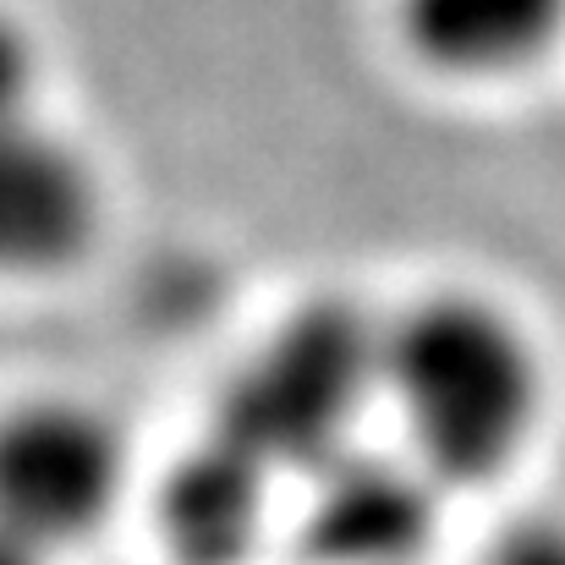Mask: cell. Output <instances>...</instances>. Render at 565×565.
<instances>
[{
    "label": "cell",
    "instance_id": "cell-2",
    "mask_svg": "<svg viewBox=\"0 0 565 565\" xmlns=\"http://www.w3.org/2000/svg\"><path fill=\"white\" fill-rule=\"evenodd\" d=\"M384 401V324L324 297L280 319L220 395L214 434L275 478H313L358 450V423Z\"/></svg>",
    "mask_w": 565,
    "mask_h": 565
},
{
    "label": "cell",
    "instance_id": "cell-9",
    "mask_svg": "<svg viewBox=\"0 0 565 565\" xmlns=\"http://www.w3.org/2000/svg\"><path fill=\"white\" fill-rule=\"evenodd\" d=\"M483 565H565V516H522L489 550Z\"/></svg>",
    "mask_w": 565,
    "mask_h": 565
},
{
    "label": "cell",
    "instance_id": "cell-6",
    "mask_svg": "<svg viewBox=\"0 0 565 565\" xmlns=\"http://www.w3.org/2000/svg\"><path fill=\"white\" fill-rule=\"evenodd\" d=\"M406 50L467 83L522 77L565 39V0H401L395 6Z\"/></svg>",
    "mask_w": 565,
    "mask_h": 565
},
{
    "label": "cell",
    "instance_id": "cell-4",
    "mask_svg": "<svg viewBox=\"0 0 565 565\" xmlns=\"http://www.w3.org/2000/svg\"><path fill=\"white\" fill-rule=\"evenodd\" d=\"M99 214V171L44 110L0 121V280L72 269L94 247Z\"/></svg>",
    "mask_w": 565,
    "mask_h": 565
},
{
    "label": "cell",
    "instance_id": "cell-3",
    "mask_svg": "<svg viewBox=\"0 0 565 565\" xmlns=\"http://www.w3.org/2000/svg\"><path fill=\"white\" fill-rule=\"evenodd\" d=\"M132 478L127 434L77 395H33L0 412V522L61 555L88 544Z\"/></svg>",
    "mask_w": 565,
    "mask_h": 565
},
{
    "label": "cell",
    "instance_id": "cell-8",
    "mask_svg": "<svg viewBox=\"0 0 565 565\" xmlns=\"http://www.w3.org/2000/svg\"><path fill=\"white\" fill-rule=\"evenodd\" d=\"M39 83H44V61L33 33L11 11H0V121L39 110Z\"/></svg>",
    "mask_w": 565,
    "mask_h": 565
},
{
    "label": "cell",
    "instance_id": "cell-7",
    "mask_svg": "<svg viewBox=\"0 0 565 565\" xmlns=\"http://www.w3.org/2000/svg\"><path fill=\"white\" fill-rule=\"evenodd\" d=\"M275 472L225 434L182 456L160 489V533L182 565H236L269 522Z\"/></svg>",
    "mask_w": 565,
    "mask_h": 565
},
{
    "label": "cell",
    "instance_id": "cell-5",
    "mask_svg": "<svg viewBox=\"0 0 565 565\" xmlns=\"http://www.w3.org/2000/svg\"><path fill=\"white\" fill-rule=\"evenodd\" d=\"M308 483L313 500L302 516V539L319 565H417L439 533L445 483L406 450H347Z\"/></svg>",
    "mask_w": 565,
    "mask_h": 565
},
{
    "label": "cell",
    "instance_id": "cell-10",
    "mask_svg": "<svg viewBox=\"0 0 565 565\" xmlns=\"http://www.w3.org/2000/svg\"><path fill=\"white\" fill-rule=\"evenodd\" d=\"M0 565H55V555H44L39 544H28L22 533H11L0 522Z\"/></svg>",
    "mask_w": 565,
    "mask_h": 565
},
{
    "label": "cell",
    "instance_id": "cell-1",
    "mask_svg": "<svg viewBox=\"0 0 565 565\" xmlns=\"http://www.w3.org/2000/svg\"><path fill=\"white\" fill-rule=\"evenodd\" d=\"M384 406L445 489H489L544 428L550 363L516 308L445 286L384 324Z\"/></svg>",
    "mask_w": 565,
    "mask_h": 565
}]
</instances>
